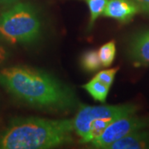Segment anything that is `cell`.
<instances>
[{
	"instance_id": "obj_3",
	"label": "cell",
	"mask_w": 149,
	"mask_h": 149,
	"mask_svg": "<svg viewBox=\"0 0 149 149\" xmlns=\"http://www.w3.org/2000/svg\"><path fill=\"white\" fill-rule=\"evenodd\" d=\"M42 30V19L30 3L18 2L0 14V37L9 44L35 42Z\"/></svg>"
},
{
	"instance_id": "obj_6",
	"label": "cell",
	"mask_w": 149,
	"mask_h": 149,
	"mask_svg": "<svg viewBox=\"0 0 149 149\" xmlns=\"http://www.w3.org/2000/svg\"><path fill=\"white\" fill-rule=\"evenodd\" d=\"M139 12V7L131 0H108L102 16L126 23Z\"/></svg>"
},
{
	"instance_id": "obj_12",
	"label": "cell",
	"mask_w": 149,
	"mask_h": 149,
	"mask_svg": "<svg viewBox=\"0 0 149 149\" xmlns=\"http://www.w3.org/2000/svg\"><path fill=\"white\" fill-rule=\"evenodd\" d=\"M99 56L103 67L110 66L116 55V44L114 41H110L104 44L98 51Z\"/></svg>"
},
{
	"instance_id": "obj_9",
	"label": "cell",
	"mask_w": 149,
	"mask_h": 149,
	"mask_svg": "<svg viewBox=\"0 0 149 149\" xmlns=\"http://www.w3.org/2000/svg\"><path fill=\"white\" fill-rule=\"evenodd\" d=\"M82 88L89 93V95L96 101L104 103L109 92V86L97 79L95 76L88 83L82 86Z\"/></svg>"
},
{
	"instance_id": "obj_15",
	"label": "cell",
	"mask_w": 149,
	"mask_h": 149,
	"mask_svg": "<svg viewBox=\"0 0 149 149\" xmlns=\"http://www.w3.org/2000/svg\"><path fill=\"white\" fill-rule=\"evenodd\" d=\"M8 56V52L5 48L0 45V65L5 61Z\"/></svg>"
},
{
	"instance_id": "obj_2",
	"label": "cell",
	"mask_w": 149,
	"mask_h": 149,
	"mask_svg": "<svg viewBox=\"0 0 149 149\" xmlns=\"http://www.w3.org/2000/svg\"><path fill=\"white\" fill-rule=\"evenodd\" d=\"M70 119L13 118L0 133V149H48L72 142Z\"/></svg>"
},
{
	"instance_id": "obj_1",
	"label": "cell",
	"mask_w": 149,
	"mask_h": 149,
	"mask_svg": "<svg viewBox=\"0 0 149 149\" xmlns=\"http://www.w3.org/2000/svg\"><path fill=\"white\" fill-rule=\"evenodd\" d=\"M0 85L16 99L40 109L68 111L77 103L68 85L44 70L27 65L1 70Z\"/></svg>"
},
{
	"instance_id": "obj_10",
	"label": "cell",
	"mask_w": 149,
	"mask_h": 149,
	"mask_svg": "<svg viewBox=\"0 0 149 149\" xmlns=\"http://www.w3.org/2000/svg\"><path fill=\"white\" fill-rule=\"evenodd\" d=\"M80 65L86 72H95L102 67L98 51L87 50L80 57Z\"/></svg>"
},
{
	"instance_id": "obj_8",
	"label": "cell",
	"mask_w": 149,
	"mask_h": 149,
	"mask_svg": "<svg viewBox=\"0 0 149 149\" xmlns=\"http://www.w3.org/2000/svg\"><path fill=\"white\" fill-rule=\"evenodd\" d=\"M108 149H149V131L138 130L118 139Z\"/></svg>"
},
{
	"instance_id": "obj_14",
	"label": "cell",
	"mask_w": 149,
	"mask_h": 149,
	"mask_svg": "<svg viewBox=\"0 0 149 149\" xmlns=\"http://www.w3.org/2000/svg\"><path fill=\"white\" fill-rule=\"evenodd\" d=\"M139 7V10L149 13V0H131Z\"/></svg>"
},
{
	"instance_id": "obj_7",
	"label": "cell",
	"mask_w": 149,
	"mask_h": 149,
	"mask_svg": "<svg viewBox=\"0 0 149 149\" xmlns=\"http://www.w3.org/2000/svg\"><path fill=\"white\" fill-rule=\"evenodd\" d=\"M128 52L129 58L136 66L149 65V30L133 36Z\"/></svg>"
},
{
	"instance_id": "obj_16",
	"label": "cell",
	"mask_w": 149,
	"mask_h": 149,
	"mask_svg": "<svg viewBox=\"0 0 149 149\" xmlns=\"http://www.w3.org/2000/svg\"><path fill=\"white\" fill-rule=\"evenodd\" d=\"M20 0H0V4L2 5H12L18 3Z\"/></svg>"
},
{
	"instance_id": "obj_13",
	"label": "cell",
	"mask_w": 149,
	"mask_h": 149,
	"mask_svg": "<svg viewBox=\"0 0 149 149\" xmlns=\"http://www.w3.org/2000/svg\"><path fill=\"white\" fill-rule=\"evenodd\" d=\"M118 70H119L118 67H114V68H111V69L101 70L96 74L95 77L100 81H102L103 83L106 84L107 85H109L110 87L114 81L115 75L117 74Z\"/></svg>"
},
{
	"instance_id": "obj_11",
	"label": "cell",
	"mask_w": 149,
	"mask_h": 149,
	"mask_svg": "<svg viewBox=\"0 0 149 149\" xmlns=\"http://www.w3.org/2000/svg\"><path fill=\"white\" fill-rule=\"evenodd\" d=\"M88 5L90 11V20L87 27V32L92 30L95 23L97 18L101 16L105 8L108 0H82Z\"/></svg>"
},
{
	"instance_id": "obj_5",
	"label": "cell",
	"mask_w": 149,
	"mask_h": 149,
	"mask_svg": "<svg viewBox=\"0 0 149 149\" xmlns=\"http://www.w3.org/2000/svg\"><path fill=\"white\" fill-rule=\"evenodd\" d=\"M148 125L149 119L146 118L138 117L135 114L124 116L109 124L101 135L92 140L91 143L95 148L108 149L118 139L135 131L145 129Z\"/></svg>"
},
{
	"instance_id": "obj_4",
	"label": "cell",
	"mask_w": 149,
	"mask_h": 149,
	"mask_svg": "<svg viewBox=\"0 0 149 149\" xmlns=\"http://www.w3.org/2000/svg\"><path fill=\"white\" fill-rule=\"evenodd\" d=\"M138 107L133 104L118 105H81L72 119L74 132L82 143H91L100 136L106 128L118 118L135 114Z\"/></svg>"
}]
</instances>
